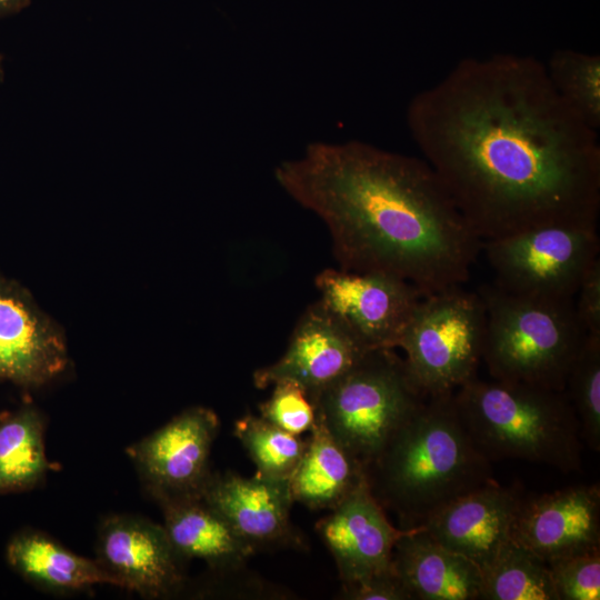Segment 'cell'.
I'll return each instance as SVG.
<instances>
[{"mask_svg":"<svg viewBox=\"0 0 600 600\" xmlns=\"http://www.w3.org/2000/svg\"><path fill=\"white\" fill-rule=\"evenodd\" d=\"M406 122L482 242L544 226L598 224V130L562 100L534 56L460 59L410 99Z\"/></svg>","mask_w":600,"mask_h":600,"instance_id":"obj_1","label":"cell"},{"mask_svg":"<svg viewBox=\"0 0 600 600\" xmlns=\"http://www.w3.org/2000/svg\"><path fill=\"white\" fill-rule=\"evenodd\" d=\"M274 179L327 227L338 268L400 278L424 296L462 286L482 247L421 157L360 140L309 143Z\"/></svg>","mask_w":600,"mask_h":600,"instance_id":"obj_2","label":"cell"},{"mask_svg":"<svg viewBox=\"0 0 600 600\" xmlns=\"http://www.w3.org/2000/svg\"><path fill=\"white\" fill-rule=\"evenodd\" d=\"M368 487L401 522L420 527L434 511L493 481L458 412L454 392L424 397L366 467Z\"/></svg>","mask_w":600,"mask_h":600,"instance_id":"obj_3","label":"cell"},{"mask_svg":"<svg viewBox=\"0 0 600 600\" xmlns=\"http://www.w3.org/2000/svg\"><path fill=\"white\" fill-rule=\"evenodd\" d=\"M454 401L490 461L521 459L566 473L581 469L580 422L564 390L476 376L454 391Z\"/></svg>","mask_w":600,"mask_h":600,"instance_id":"obj_4","label":"cell"},{"mask_svg":"<svg viewBox=\"0 0 600 600\" xmlns=\"http://www.w3.org/2000/svg\"><path fill=\"white\" fill-rule=\"evenodd\" d=\"M478 293L486 311L482 361L491 378L563 391L587 336L573 299L517 296L494 283Z\"/></svg>","mask_w":600,"mask_h":600,"instance_id":"obj_5","label":"cell"},{"mask_svg":"<svg viewBox=\"0 0 600 600\" xmlns=\"http://www.w3.org/2000/svg\"><path fill=\"white\" fill-rule=\"evenodd\" d=\"M423 398L403 357L377 349L321 391L314 404L319 420L364 470Z\"/></svg>","mask_w":600,"mask_h":600,"instance_id":"obj_6","label":"cell"},{"mask_svg":"<svg viewBox=\"0 0 600 600\" xmlns=\"http://www.w3.org/2000/svg\"><path fill=\"white\" fill-rule=\"evenodd\" d=\"M484 334L479 293L458 286L421 298L398 348L418 391L436 396L454 392L477 376Z\"/></svg>","mask_w":600,"mask_h":600,"instance_id":"obj_7","label":"cell"},{"mask_svg":"<svg viewBox=\"0 0 600 600\" xmlns=\"http://www.w3.org/2000/svg\"><path fill=\"white\" fill-rule=\"evenodd\" d=\"M494 284L517 296L573 299L599 258L598 224H556L482 242Z\"/></svg>","mask_w":600,"mask_h":600,"instance_id":"obj_8","label":"cell"},{"mask_svg":"<svg viewBox=\"0 0 600 600\" xmlns=\"http://www.w3.org/2000/svg\"><path fill=\"white\" fill-rule=\"evenodd\" d=\"M319 301L368 350L396 349L423 297L411 283L384 273L328 268L314 279Z\"/></svg>","mask_w":600,"mask_h":600,"instance_id":"obj_9","label":"cell"},{"mask_svg":"<svg viewBox=\"0 0 600 600\" xmlns=\"http://www.w3.org/2000/svg\"><path fill=\"white\" fill-rule=\"evenodd\" d=\"M218 430L213 410L190 407L129 446L127 454L157 501L200 496L212 473L209 459Z\"/></svg>","mask_w":600,"mask_h":600,"instance_id":"obj_10","label":"cell"},{"mask_svg":"<svg viewBox=\"0 0 600 600\" xmlns=\"http://www.w3.org/2000/svg\"><path fill=\"white\" fill-rule=\"evenodd\" d=\"M368 351L317 300L299 318L284 353L276 362L253 372V383L258 389H266L278 381H293L316 403L321 391L348 372Z\"/></svg>","mask_w":600,"mask_h":600,"instance_id":"obj_11","label":"cell"},{"mask_svg":"<svg viewBox=\"0 0 600 600\" xmlns=\"http://www.w3.org/2000/svg\"><path fill=\"white\" fill-rule=\"evenodd\" d=\"M181 557L162 524L132 514H113L99 527L97 561L119 588L147 599L178 593L184 583Z\"/></svg>","mask_w":600,"mask_h":600,"instance_id":"obj_12","label":"cell"},{"mask_svg":"<svg viewBox=\"0 0 600 600\" xmlns=\"http://www.w3.org/2000/svg\"><path fill=\"white\" fill-rule=\"evenodd\" d=\"M67 366L59 327L24 287L0 272V380L40 387Z\"/></svg>","mask_w":600,"mask_h":600,"instance_id":"obj_13","label":"cell"},{"mask_svg":"<svg viewBox=\"0 0 600 600\" xmlns=\"http://www.w3.org/2000/svg\"><path fill=\"white\" fill-rule=\"evenodd\" d=\"M200 496L256 552L301 548L303 541L290 520L289 480L257 472L250 478L230 471L211 473Z\"/></svg>","mask_w":600,"mask_h":600,"instance_id":"obj_14","label":"cell"},{"mask_svg":"<svg viewBox=\"0 0 600 600\" xmlns=\"http://www.w3.org/2000/svg\"><path fill=\"white\" fill-rule=\"evenodd\" d=\"M511 539L547 563L600 548L599 484L571 486L523 499Z\"/></svg>","mask_w":600,"mask_h":600,"instance_id":"obj_15","label":"cell"},{"mask_svg":"<svg viewBox=\"0 0 600 600\" xmlns=\"http://www.w3.org/2000/svg\"><path fill=\"white\" fill-rule=\"evenodd\" d=\"M316 529L342 582L390 570L396 541L404 531L391 524L366 479L329 510Z\"/></svg>","mask_w":600,"mask_h":600,"instance_id":"obj_16","label":"cell"},{"mask_svg":"<svg viewBox=\"0 0 600 600\" xmlns=\"http://www.w3.org/2000/svg\"><path fill=\"white\" fill-rule=\"evenodd\" d=\"M522 501L514 489L493 480L448 502L420 527L483 570L511 539Z\"/></svg>","mask_w":600,"mask_h":600,"instance_id":"obj_17","label":"cell"},{"mask_svg":"<svg viewBox=\"0 0 600 600\" xmlns=\"http://www.w3.org/2000/svg\"><path fill=\"white\" fill-rule=\"evenodd\" d=\"M392 568L412 600L480 599V568L421 527L404 529L398 538Z\"/></svg>","mask_w":600,"mask_h":600,"instance_id":"obj_18","label":"cell"},{"mask_svg":"<svg viewBox=\"0 0 600 600\" xmlns=\"http://www.w3.org/2000/svg\"><path fill=\"white\" fill-rule=\"evenodd\" d=\"M163 528L181 559H199L213 571L244 566L256 550L201 496L159 500Z\"/></svg>","mask_w":600,"mask_h":600,"instance_id":"obj_19","label":"cell"},{"mask_svg":"<svg viewBox=\"0 0 600 600\" xmlns=\"http://www.w3.org/2000/svg\"><path fill=\"white\" fill-rule=\"evenodd\" d=\"M6 558L17 573L47 591L67 593L96 584L118 587L97 559L81 557L37 530L14 534L7 546Z\"/></svg>","mask_w":600,"mask_h":600,"instance_id":"obj_20","label":"cell"},{"mask_svg":"<svg viewBox=\"0 0 600 600\" xmlns=\"http://www.w3.org/2000/svg\"><path fill=\"white\" fill-rule=\"evenodd\" d=\"M306 441L289 479L292 500L312 510H331L366 479L364 470L318 417Z\"/></svg>","mask_w":600,"mask_h":600,"instance_id":"obj_21","label":"cell"},{"mask_svg":"<svg viewBox=\"0 0 600 600\" xmlns=\"http://www.w3.org/2000/svg\"><path fill=\"white\" fill-rule=\"evenodd\" d=\"M44 419L24 406L0 419V494L38 486L49 463L44 448Z\"/></svg>","mask_w":600,"mask_h":600,"instance_id":"obj_22","label":"cell"},{"mask_svg":"<svg viewBox=\"0 0 600 600\" xmlns=\"http://www.w3.org/2000/svg\"><path fill=\"white\" fill-rule=\"evenodd\" d=\"M481 573L482 600H559L548 563L512 539Z\"/></svg>","mask_w":600,"mask_h":600,"instance_id":"obj_23","label":"cell"},{"mask_svg":"<svg viewBox=\"0 0 600 600\" xmlns=\"http://www.w3.org/2000/svg\"><path fill=\"white\" fill-rule=\"evenodd\" d=\"M562 100L591 128L600 129V56L559 48L544 61Z\"/></svg>","mask_w":600,"mask_h":600,"instance_id":"obj_24","label":"cell"},{"mask_svg":"<svg viewBox=\"0 0 600 600\" xmlns=\"http://www.w3.org/2000/svg\"><path fill=\"white\" fill-rule=\"evenodd\" d=\"M233 433L254 463L257 473L284 480L293 473L307 442L252 413L236 420Z\"/></svg>","mask_w":600,"mask_h":600,"instance_id":"obj_25","label":"cell"},{"mask_svg":"<svg viewBox=\"0 0 600 600\" xmlns=\"http://www.w3.org/2000/svg\"><path fill=\"white\" fill-rule=\"evenodd\" d=\"M564 391L580 422L582 440L600 451V334L587 333L567 376Z\"/></svg>","mask_w":600,"mask_h":600,"instance_id":"obj_26","label":"cell"},{"mask_svg":"<svg viewBox=\"0 0 600 600\" xmlns=\"http://www.w3.org/2000/svg\"><path fill=\"white\" fill-rule=\"evenodd\" d=\"M272 387L271 396L259 404L260 417L294 436L310 432L317 422V409L307 391L288 380Z\"/></svg>","mask_w":600,"mask_h":600,"instance_id":"obj_27","label":"cell"},{"mask_svg":"<svg viewBox=\"0 0 600 600\" xmlns=\"http://www.w3.org/2000/svg\"><path fill=\"white\" fill-rule=\"evenodd\" d=\"M559 600L600 599V548L548 562Z\"/></svg>","mask_w":600,"mask_h":600,"instance_id":"obj_28","label":"cell"},{"mask_svg":"<svg viewBox=\"0 0 600 600\" xmlns=\"http://www.w3.org/2000/svg\"><path fill=\"white\" fill-rule=\"evenodd\" d=\"M338 598L344 600H412L393 568L356 581L342 582Z\"/></svg>","mask_w":600,"mask_h":600,"instance_id":"obj_29","label":"cell"},{"mask_svg":"<svg viewBox=\"0 0 600 600\" xmlns=\"http://www.w3.org/2000/svg\"><path fill=\"white\" fill-rule=\"evenodd\" d=\"M576 316L587 333L600 334V258L588 269L573 298Z\"/></svg>","mask_w":600,"mask_h":600,"instance_id":"obj_30","label":"cell"},{"mask_svg":"<svg viewBox=\"0 0 600 600\" xmlns=\"http://www.w3.org/2000/svg\"><path fill=\"white\" fill-rule=\"evenodd\" d=\"M30 2L31 0H0V18L20 12Z\"/></svg>","mask_w":600,"mask_h":600,"instance_id":"obj_31","label":"cell"},{"mask_svg":"<svg viewBox=\"0 0 600 600\" xmlns=\"http://www.w3.org/2000/svg\"><path fill=\"white\" fill-rule=\"evenodd\" d=\"M3 74V69H2V59L0 57V78L2 77Z\"/></svg>","mask_w":600,"mask_h":600,"instance_id":"obj_32","label":"cell"}]
</instances>
